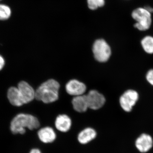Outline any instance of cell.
I'll list each match as a JSON object with an SVG mask.
<instances>
[{
  "mask_svg": "<svg viewBox=\"0 0 153 153\" xmlns=\"http://www.w3.org/2000/svg\"><path fill=\"white\" fill-rule=\"evenodd\" d=\"M40 122L37 118L31 114H20L16 116L11 121L10 129L14 134H24L26 128L30 130L38 128Z\"/></svg>",
  "mask_w": 153,
  "mask_h": 153,
  "instance_id": "7a4b0ae2",
  "label": "cell"
},
{
  "mask_svg": "<svg viewBox=\"0 0 153 153\" xmlns=\"http://www.w3.org/2000/svg\"><path fill=\"white\" fill-rule=\"evenodd\" d=\"M5 64V60H4V58H3L2 56L0 55V71L4 67Z\"/></svg>",
  "mask_w": 153,
  "mask_h": 153,
  "instance_id": "d6986e66",
  "label": "cell"
},
{
  "mask_svg": "<svg viewBox=\"0 0 153 153\" xmlns=\"http://www.w3.org/2000/svg\"><path fill=\"white\" fill-rule=\"evenodd\" d=\"M146 78L148 82L153 85V69L149 70L146 75Z\"/></svg>",
  "mask_w": 153,
  "mask_h": 153,
  "instance_id": "ac0fdd59",
  "label": "cell"
},
{
  "mask_svg": "<svg viewBox=\"0 0 153 153\" xmlns=\"http://www.w3.org/2000/svg\"><path fill=\"white\" fill-rule=\"evenodd\" d=\"M1 1V0H0V1Z\"/></svg>",
  "mask_w": 153,
  "mask_h": 153,
  "instance_id": "7402d4cb",
  "label": "cell"
},
{
  "mask_svg": "<svg viewBox=\"0 0 153 153\" xmlns=\"http://www.w3.org/2000/svg\"><path fill=\"white\" fill-rule=\"evenodd\" d=\"M88 108L98 110L104 105L105 99L104 96L95 90H91L86 95Z\"/></svg>",
  "mask_w": 153,
  "mask_h": 153,
  "instance_id": "52a82bcc",
  "label": "cell"
},
{
  "mask_svg": "<svg viewBox=\"0 0 153 153\" xmlns=\"http://www.w3.org/2000/svg\"><path fill=\"white\" fill-rule=\"evenodd\" d=\"M73 108L77 112H84L88 107L86 95H81L75 96L72 100Z\"/></svg>",
  "mask_w": 153,
  "mask_h": 153,
  "instance_id": "5bb4252c",
  "label": "cell"
},
{
  "mask_svg": "<svg viewBox=\"0 0 153 153\" xmlns=\"http://www.w3.org/2000/svg\"><path fill=\"white\" fill-rule=\"evenodd\" d=\"M30 153H42L40 150L38 149H34L31 150Z\"/></svg>",
  "mask_w": 153,
  "mask_h": 153,
  "instance_id": "ffe728a7",
  "label": "cell"
},
{
  "mask_svg": "<svg viewBox=\"0 0 153 153\" xmlns=\"http://www.w3.org/2000/svg\"><path fill=\"white\" fill-rule=\"evenodd\" d=\"M92 51L96 60L101 63L107 61L111 55L110 47L103 39H98L94 42Z\"/></svg>",
  "mask_w": 153,
  "mask_h": 153,
  "instance_id": "277c9868",
  "label": "cell"
},
{
  "mask_svg": "<svg viewBox=\"0 0 153 153\" xmlns=\"http://www.w3.org/2000/svg\"><path fill=\"white\" fill-rule=\"evenodd\" d=\"M139 97L138 93L136 91L130 89L126 91L120 99V103L122 109L126 112H131Z\"/></svg>",
  "mask_w": 153,
  "mask_h": 153,
  "instance_id": "5b68a950",
  "label": "cell"
},
{
  "mask_svg": "<svg viewBox=\"0 0 153 153\" xmlns=\"http://www.w3.org/2000/svg\"><path fill=\"white\" fill-rule=\"evenodd\" d=\"M134 145L137 151L140 153H147L152 149L153 138L150 134L143 133L137 137Z\"/></svg>",
  "mask_w": 153,
  "mask_h": 153,
  "instance_id": "8992f818",
  "label": "cell"
},
{
  "mask_svg": "<svg viewBox=\"0 0 153 153\" xmlns=\"http://www.w3.org/2000/svg\"><path fill=\"white\" fill-rule=\"evenodd\" d=\"M88 6L91 10H95L105 4V0H87Z\"/></svg>",
  "mask_w": 153,
  "mask_h": 153,
  "instance_id": "e0dca14e",
  "label": "cell"
},
{
  "mask_svg": "<svg viewBox=\"0 0 153 153\" xmlns=\"http://www.w3.org/2000/svg\"><path fill=\"white\" fill-rule=\"evenodd\" d=\"M72 122L71 118L66 114L58 115L55 121V126L57 130L61 132H68L71 128Z\"/></svg>",
  "mask_w": 153,
  "mask_h": 153,
  "instance_id": "8fae6325",
  "label": "cell"
},
{
  "mask_svg": "<svg viewBox=\"0 0 153 153\" xmlns=\"http://www.w3.org/2000/svg\"><path fill=\"white\" fill-rule=\"evenodd\" d=\"M131 16L137 22L134 27L140 31H146L150 27L152 22L151 13L145 8L135 9L132 13Z\"/></svg>",
  "mask_w": 153,
  "mask_h": 153,
  "instance_id": "3957f363",
  "label": "cell"
},
{
  "mask_svg": "<svg viewBox=\"0 0 153 153\" xmlns=\"http://www.w3.org/2000/svg\"><path fill=\"white\" fill-rule=\"evenodd\" d=\"M141 43L145 52L149 54H153V37L146 36L143 38Z\"/></svg>",
  "mask_w": 153,
  "mask_h": 153,
  "instance_id": "9a60e30c",
  "label": "cell"
},
{
  "mask_svg": "<svg viewBox=\"0 0 153 153\" xmlns=\"http://www.w3.org/2000/svg\"><path fill=\"white\" fill-rule=\"evenodd\" d=\"M11 15V9L8 6L0 4V20H7L10 18Z\"/></svg>",
  "mask_w": 153,
  "mask_h": 153,
  "instance_id": "2e32d148",
  "label": "cell"
},
{
  "mask_svg": "<svg viewBox=\"0 0 153 153\" xmlns=\"http://www.w3.org/2000/svg\"><path fill=\"white\" fill-rule=\"evenodd\" d=\"M18 88L23 99L24 104L29 103L35 98V91L27 82L21 81L18 84Z\"/></svg>",
  "mask_w": 153,
  "mask_h": 153,
  "instance_id": "9c48e42d",
  "label": "cell"
},
{
  "mask_svg": "<svg viewBox=\"0 0 153 153\" xmlns=\"http://www.w3.org/2000/svg\"><path fill=\"white\" fill-rule=\"evenodd\" d=\"M144 7L148 11H149L150 13H153V8L149 6H146Z\"/></svg>",
  "mask_w": 153,
  "mask_h": 153,
  "instance_id": "44dd1931",
  "label": "cell"
},
{
  "mask_svg": "<svg viewBox=\"0 0 153 153\" xmlns=\"http://www.w3.org/2000/svg\"><path fill=\"white\" fill-rule=\"evenodd\" d=\"M97 133L92 128H86L81 131L77 136V140L79 143L85 145L96 137Z\"/></svg>",
  "mask_w": 153,
  "mask_h": 153,
  "instance_id": "7c38bea8",
  "label": "cell"
},
{
  "mask_svg": "<svg viewBox=\"0 0 153 153\" xmlns=\"http://www.w3.org/2000/svg\"><path fill=\"white\" fill-rule=\"evenodd\" d=\"M7 97L10 102L13 105L20 106L24 104V101L18 88H10L8 90Z\"/></svg>",
  "mask_w": 153,
  "mask_h": 153,
  "instance_id": "4fadbf2b",
  "label": "cell"
},
{
  "mask_svg": "<svg viewBox=\"0 0 153 153\" xmlns=\"http://www.w3.org/2000/svg\"><path fill=\"white\" fill-rule=\"evenodd\" d=\"M67 93L70 95L77 96L83 95L86 90L85 84L76 79H71L66 85Z\"/></svg>",
  "mask_w": 153,
  "mask_h": 153,
  "instance_id": "ba28073f",
  "label": "cell"
},
{
  "mask_svg": "<svg viewBox=\"0 0 153 153\" xmlns=\"http://www.w3.org/2000/svg\"><path fill=\"white\" fill-rule=\"evenodd\" d=\"M60 85L54 79H49L43 82L35 91V98L45 103H49L57 100Z\"/></svg>",
  "mask_w": 153,
  "mask_h": 153,
  "instance_id": "6da1fadb",
  "label": "cell"
},
{
  "mask_svg": "<svg viewBox=\"0 0 153 153\" xmlns=\"http://www.w3.org/2000/svg\"><path fill=\"white\" fill-rule=\"evenodd\" d=\"M38 135L39 139L45 143L54 142L57 137L56 133L50 127H45L39 130Z\"/></svg>",
  "mask_w": 153,
  "mask_h": 153,
  "instance_id": "30bf717a",
  "label": "cell"
}]
</instances>
